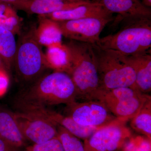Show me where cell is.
Segmentation results:
<instances>
[{"label":"cell","mask_w":151,"mask_h":151,"mask_svg":"<svg viewBox=\"0 0 151 151\" xmlns=\"http://www.w3.org/2000/svg\"><path fill=\"white\" fill-rule=\"evenodd\" d=\"M76 89L68 74L54 71L44 74L22 91L15 101L19 111L67 104L77 100Z\"/></svg>","instance_id":"cell-1"},{"label":"cell","mask_w":151,"mask_h":151,"mask_svg":"<svg viewBox=\"0 0 151 151\" xmlns=\"http://www.w3.org/2000/svg\"><path fill=\"white\" fill-rule=\"evenodd\" d=\"M63 47L67 60L65 72L75 85L77 100H94L99 79L93 44L69 40Z\"/></svg>","instance_id":"cell-2"},{"label":"cell","mask_w":151,"mask_h":151,"mask_svg":"<svg viewBox=\"0 0 151 151\" xmlns=\"http://www.w3.org/2000/svg\"><path fill=\"white\" fill-rule=\"evenodd\" d=\"M120 17L123 24L119 31L100 38L96 45L100 48L113 50L125 55L151 51V17Z\"/></svg>","instance_id":"cell-3"},{"label":"cell","mask_w":151,"mask_h":151,"mask_svg":"<svg viewBox=\"0 0 151 151\" xmlns=\"http://www.w3.org/2000/svg\"><path fill=\"white\" fill-rule=\"evenodd\" d=\"M37 25L32 24L19 35L14 67L17 79L29 85L44 74L48 65L36 36Z\"/></svg>","instance_id":"cell-4"},{"label":"cell","mask_w":151,"mask_h":151,"mask_svg":"<svg viewBox=\"0 0 151 151\" xmlns=\"http://www.w3.org/2000/svg\"><path fill=\"white\" fill-rule=\"evenodd\" d=\"M99 79L100 89L119 87L137 88L136 75L126 55L93 44Z\"/></svg>","instance_id":"cell-5"},{"label":"cell","mask_w":151,"mask_h":151,"mask_svg":"<svg viewBox=\"0 0 151 151\" xmlns=\"http://www.w3.org/2000/svg\"><path fill=\"white\" fill-rule=\"evenodd\" d=\"M150 99L149 94L129 87L99 89L94 97V100L103 103L116 118L126 122L134 118Z\"/></svg>","instance_id":"cell-6"},{"label":"cell","mask_w":151,"mask_h":151,"mask_svg":"<svg viewBox=\"0 0 151 151\" xmlns=\"http://www.w3.org/2000/svg\"><path fill=\"white\" fill-rule=\"evenodd\" d=\"M65 112V116L87 127L102 128L118 119L103 103L97 100L74 101L66 105Z\"/></svg>","instance_id":"cell-7"},{"label":"cell","mask_w":151,"mask_h":151,"mask_svg":"<svg viewBox=\"0 0 151 151\" xmlns=\"http://www.w3.org/2000/svg\"><path fill=\"white\" fill-rule=\"evenodd\" d=\"M127 122L120 119L102 127L84 140L85 151H116L132 136Z\"/></svg>","instance_id":"cell-8"},{"label":"cell","mask_w":151,"mask_h":151,"mask_svg":"<svg viewBox=\"0 0 151 151\" xmlns=\"http://www.w3.org/2000/svg\"><path fill=\"white\" fill-rule=\"evenodd\" d=\"M113 18L89 17L56 22L63 36L70 40L97 44L100 35Z\"/></svg>","instance_id":"cell-9"},{"label":"cell","mask_w":151,"mask_h":151,"mask_svg":"<svg viewBox=\"0 0 151 151\" xmlns=\"http://www.w3.org/2000/svg\"><path fill=\"white\" fill-rule=\"evenodd\" d=\"M14 115L24 139L39 144L57 137V126L46 118L35 113L23 111L15 112Z\"/></svg>","instance_id":"cell-10"},{"label":"cell","mask_w":151,"mask_h":151,"mask_svg":"<svg viewBox=\"0 0 151 151\" xmlns=\"http://www.w3.org/2000/svg\"><path fill=\"white\" fill-rule=\"evenodd\" d=\"M24 112H31L44 117L56 126L65 128L72 134L84 140L90 137L94 132L101 128L80 125L70 117L63 115L47 107L32 108Z\"/></svg>","instance_id":"cell-11"},{"label":"cell","mask_w":151,"mask_h":151,"mask_svg":"<svg viewBox=\"0 0 151 151\" xmlns=\"http://www.w3.org/2000/svg\"><path fill=\"white\" fill-rule=\"evenodd\" d=\"M56 22L65 21L89 17L113 18V14L107 10L102 4L91 2L77 7L42 15Z\"/></svg>","instance_id":"cell-12"},{"label":"cell","mask_w":151,"mask_h":151,"mask_svg":"<svg viewBox=\"0 0 151 151\" xmlns=\"http://www.w3.org/2000/svg\"><path fill=\"white\" fill-rule=\"evenodd\" d=\"M88 2H68L53 0H27L13 5L17 10L28 14L45 15L75 8Z\"/></svg>","instance_id":"cell-13"},{"label":"cell","mask_w":151,"mask_h":151,"mask_svg":"<svg viewBox=\"0 0 151 151\" xmlns=\"http://www.w3.org/2000/svg\"><path fill=\"white\" fill-rule=\"evenodd\" d=\"M126 56L134 71L137 89L142 93L148 94L151 91V51Z\"/></svg>","instance_id":"cell-14"},{"label":"cell","mask_w":151,"mask_h":151,"mask_svg":"<svg viewBox=\"0 0 151 151\" xmlns=\"http://www.w3.org/2000/svg\"><path fill=\"white\" fill-rule=\"evenodd\" d=\"M111 13L121 17H151V12L139 0H97Z\"/></svg>","instance_id":"cell-15"},{"label":"cell","mask_w":151,"mask_h":151,"mask_svg":"<svg viewBox=\"0 0 151 151\" xmlns=\"http://www.w3.org/2000/svg\"><path fill=\"white\" fill-rule=\"evenodd\" d=\"M0 136L16 147L24 143L25 139L19 129L14 113L1 105Z\"/></svg>","instance_id":"cell-16"},{"label":"cell","mask_w":151,"mask_h":151,"mask_svg":"<svg viewBox=\"0 0 151 151\" xmlns=\"http://www.w3.org/2000/svg\"><path fill=\"white\" fill-rule=\"evenodd\" d=\"M39 24L36 30L37 38L41 45L48 47L62 44L63 36L56 22L43 16H38Z\"/></svg>","instance_id":"cell-17"},{"label":"cell","mask_w":151,"mask_h":151,"mask_svg":"<svg viewBox=\"0 0 151 151\" xmlns=\"http://www.w3.org/2000/svg\"><path fill=\"white\" fill-rule=\"evenodd\" d=\"M15 35L10 31L0 27V57L10 73L17 50Z\"/></svg>","instance_id":"cell-18"},{"label":"cell","mask_w":151,"mask_h":151,"mask_svg":"<svg viewBox=\"0 0 151 151\" xmlns=\"http://www.w3.org/2000/svg\"><path fill=\"white\" fill-rule=\"evenodd\" d=\"M0 27L19 35L22 30V20L13 6L7 3H0Z\"/></svg>","instance_id":"cell-19"},{"label":"cell","mask_w":151,"mask_h":151,"mask_svg":"<svg viewBox=\"0 0 151 151\" xmlns=\"http://www.w3.org/2000/svg\"><path fill=\"white\" fill-rule=\"evenodd\" d=\"M130 120V126L133 129L151 140V99L145 103L137 114Z\"/></svg>","instance_id":"cell-20"},{"label":"cell","mask_w":151,"mask_h":151,"mask_svg":"<svg viewBox=\"0 0 151 151\" xmlns=\"http://www.w3.org/2000/svg\"><path fill=\"white\" fill-rule=\"evenodd\" d=\"M45 54L49 69L54 71L65 72L67 68L66 53L63 45L49 46Z\"/></svg>","instance_id":"cell-21"},{"label":"cell","mask_w":151,"mask_h":151,"mask_svg":"<svg viewBox=\"0 0 151 151\" xmlns=\"http://www.w3.org/2000/svg\"><path fill=\"white\" fill-rule=\"evenodd\" d=\"M57 137L64 151H85L84 144L80 139L65 128L57 126Z\"/></svg>","instance_id":"cell-22"},{"label":"cell","mask_w":151,"mask_h":151,"mask_svg":"<svg viewBox=\"0 0 151 151\" xmlns=\"http://www.w3.org/2000/svg\"><path fill=\"white\" fill-rule=\"evenodd\" d=\"M123 147V151H151V140L144 136L131 137Z\"/></svg>","instance_id":"cell-23"},{"label":"cell","mask_w":151,"mask_h":151,"mask_svg":"<svg viewBox=\"0 0 151 151\" xmlns=\"http://www.w3.org/2000/svg\"><path fill=\"white\" fill-rule=\"evenodd\" d=\"M28 151H64L59 139L56 137L39 144H34Z\"/></svg>","instance_id":"cell-24"},{"label":"cell","mask_w":151,"mask_h":151,"mask_svg":"<svg viewBox=\"0 0 151 151\" xmlns=\"http://www.w3.org/2000/svg\"><path fill=\"white\" fill-rule=\"evenodd\" d=\"M10 77L0 72V97L4 95L8 88Z\"/></svg>","instance_id":"cell-25"},{"label":"cell","mask_w":151,"mask_h":151,"mask_svg":"<svg viewBox=\"0 0 151 151\" xmlns=\"http://www.w3.org/2000/svg\"><path fill=\"white\" fill-rule=\"evenodd\" d=\"M16 147L0 136V151H14Z\"/></svg>","instance_id":"cell-26"},{"label":"cell","mask_w":151,"mask_h":151,"mask_svg":"<svg viewBox=\"0 0 151 151\" xmlns=\"http://www.w3.org/2000/svg\"><path fill=\"white\" fill-rule=\"evenodd\" d=\"M0 72L8 76L9 77H10L11 73L7 69L1 57H0Z\"/></svg>","instance_id":"cell-27"},{"label":"cell","mask_w":151,"mask_h":151,"mask_svg":"<svg viewBox=\"0 0 151 151\" xmlns=\"http://www.w3.org/2000/svg\"><path fill=\"white\" fill-rule=\"evenodd\" d=\"M26 1L27 0H0V3H7V4H10L13 6L18 4V3Z\"/></svg>","instance_id":"cell-28"},{"label":"cell","mask_w":151,"mask_h":151,"mask_svg":"<svg viewBox=\"0 0 151 151\" xmlns=\"http://www.w3.org/2000/svg\"><path fill=\"white\" fill-rule=\"evenodd\" d=\"M59 1L68 2H91L93 0H53Z\"/></svg>","instance_id":"cell-29"},{"label":"cell","mask_w":151,"mask_h":151,"mask_svg":"<svg viewBox=\"0 0 151 151\" xmlns=\"http://www.w3.org/2000/svg\"><path fill=\"white\" fill-rule=\"evenodd\" d=\"M142 3L144 6L147 7H150L151 6V0H142Z\"/></svg>","instance_id":"cell-30"},{"label":"cell","mask_w":151,"mask_h":151,"mask_svg":"<svg viewBox=\"0 0 151 151\" xmlns=\"http://www.w3.org/2000/svg\"><path fill=\"white\" fill-rule=\"evenodd\" d=\"M93 1L95 2H97V0H93Z\"/></svg>","instance_id":"cell-31"}]
</instances>
